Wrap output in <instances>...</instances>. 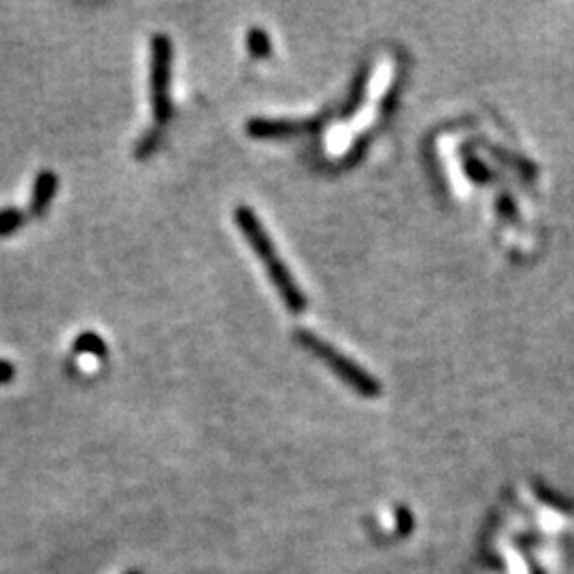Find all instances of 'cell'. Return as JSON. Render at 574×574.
Masks as SVG:
<instances>
[{"instance_id":"8992f818","label":"cell","mask_w":574,"mask_h":574,"mask_svg":"<svg viewBox=\"0 0 574 574\" xmlns=\"http://www.w3.org/2000/svg\"><path fill=\"white\" fill-rule=\"evenodd\" d=\"M245 45L249 56L260 57V60L262 57H271L273 54L271 37H268V32L262 30V28H249L245 34Z\"/></svg>"},{"instance_id":"30bf717a","label":"cell","mask_w":574,"mask_h":574,"mask_svg":"<svg viewBox=\"0 0 574 574\" xmlns=\"http://www.w3.org/2000/svg\"><path fill=\"white\" fill-rule=\"evenodd\" d=\"M15 377V366L7 360H0V386H7L13 381Z\"/></svg>"},{"instance_id":"7a4b0ae2","label":"cell","mask_w":574,"mask_h":574,"mask_svg":"<svg viewBox=\"0 0 574 574\" xmlns=\"http://www.w3.org/2000/svg\"><path fill=\"white\" fill-rule=\"evenodd\" d=\"M294 338L302 344L304 349H309V352L317 355L319 360H324L326 364H328L330 369L335 370L344 383H349V386L358 389L360 394L375 396L378 392V386H377L375 378H372L370 375H366V372L361 370L358 364H353L352 360L344 358L341 352H336V349L332 347L330 343H326L324 338H319L317 335H313V332H309V330H296Z\"/></svg>"},{"instance_id":"8fae6325","label":"cell","mask_w":574,"mask_h":574,"mask_svg":"<svg viewBox=\"0 0 574 574\" xmlns=\"http://www.w3.org/2000/svg\"><path fill=\"white\" fill-rule=\"evenodd\" d=\"M128 574H143V572H139V570H130Z\"/></svg>"},{"instance_id":"3957f363","label":"cell","mask_w":574,"mask_h":574,"mask_svg":"<svg viewBox=\"0 0 574 574\" xmlns=\"http://www.w3.org/2000/svg\"><path fill=\"white\" fill-rule=\"evenodd\" d=\"M170 77L172 41L170 37L158 32L152 39V109L158 126H166L172 119Z\"/></svg>"},{"instance_id":"6da1fadb","label":"cell","mask_w":574,"mask_h":574,"mask_svg":"<svg viewBox=\"0 0 574 574\" xmlns=\"http://www.w3.org/2000/svg\"><path fill=\"white\" fill-rule=\"evenodd\" d=\"M234 222H237L239 230L243 232L247 243L254 247L257 257L262 260L268 277L273 281V285L277 287L281 300L285 302L287 311L291 315H302L307 311V296L302 294V290L298 287L294 277H291L290 268L281 262L277 247H274L271 234L264 230L260 217L256 215V211L251 209V206L240 204L234 209Z\"/></svg>"},{"instance_id":"ba28073f","label":"cell","mask_w":574,"mask_h":574,"mask_svg":"<svg viewBox=\"0 0 574 574\" xmlns=\"http://www.w3.org/2000/svg\"><path fill=\"white\" fill-rule=\"evenodd\" d=\"M26 215L20 209L7 206V209H0V237H9L24 226Z\"/></svg>"},{"instance_id":"9c48e42d","label":"cell","mask_w":574,"mask_h":574,"mask_svg":"<svg viewBox=\"0 0 574 574\" xmlns=\"http://www.w3.org/2000/svg\"><path fill=\"white\" fill-rule=\"evenodd\" d=\"M160 141H162V132H160L158 128L147 130L145 135H143L139 139V143H136L135 158L136 160H147L160 147Z\"/></svg>"},{"instance_id":"277c9868","label":"cell","mask_w":574,"mask_h":574,"mask_svg":"<svg viewBox=\"0 0 574 574\" xmlns=\"http://www.w3.org/2000/svg\"><path fill=\"white\" fill-rule=\"evenodd\" d=\"M324 124L321 117L311 119H266V117H254L245 126L247 135L251 139H290L296 136L302 130H315Z\"/></svg>"},{"instance_id":"52a82bcc","label":"cell","mask_w":574,"mask_h":574,"mask_svg":"<svg viewBox=\"0 0 574 574\" xmlns=\"http://www.w3.org/2000/svg\"><path fill=\"white\" fill-rule=\"evenodd\" d=\"M73 347L77 353H88L94 355V358H105L107 355L105 338L96 335V332H82V335L74 338Z\"/></svg>"},{"instance_id":"5b68a950","label":"cell","mask_w":574,"mask_h":574,"mask_svg":"<svg viewBox=\"0 0 574 574\" xmlns=\"http://www.w3.org/2000/svg\"><path fill=\"white\" fill-rule=\"evenodd\" d=\"M57 192V175L54 170H41L37 175V181H34L32 189V198H30V213L34 217H41L48 213L51 200H54Z\"/></svg>"}]
</instances>
